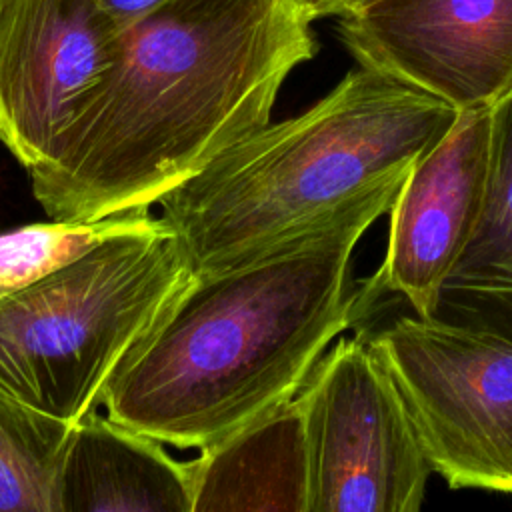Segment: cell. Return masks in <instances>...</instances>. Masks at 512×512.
Returning a JSON list of instances; mask_svg holds the SVG:
<instances>
[{"label": "cell", "mask_w": 512, "mask_h": 512, "mask_svg": "<svg viewBox=\"0 0 512 512\" xmlns=\"http://www.w3.org/2000/svg\"><path fill=\"white\" fill-rule=\"evenodd\" d=\"M308 0H168L122 30L118 56L30 170L50 220L150 208L270 122L318 52Z\"/></svg>", "instance_id": "1"}, {"label": "cell", "mask_w": 512, "mask_h": 512, "mask_svg": "<svg viewBox=\"0 0 512 512\" xmlns=\"http://www.w3.org/2000/svg\"><path fill=\"white\" fill-rule=\"evenodd\" d=\"M406 174L270 256L192 276L110 380L106 414L162 444L204 450L294 398L332 340L354 328V248L390 212Z\"/></svg>", "instance_id": "2"}, {"label": "cell", "mask_w": 512, "mask_h": 512, "mask_svg": "<svg viewBox=\"0 0 512 512\" xmlns=\"http://www.w3.org/2000/svg\"><path fill=\"white\" fill-rule=\"evenodd\" d=\"M456 114L358 66L304 112L268 122L170 190L160 218L194 276L250 264L406 174Z\"/></svg>", "instance_id": "3"}, {"label": "cell", "mask_w": 512, "mask_h": 512, "mask_svg": "<svg viewBox=\"0 0 512 512\" xmlns=\"http://www.w3.org/2000/svg\"><path fill=\"white\" fill-rule=\"evenodd\" d=\"M178 236L156 216L0 298V390L78 422L104 404L126 358L192 280Z\"/></svg>", "instance_id": "4"}, {"label": "cell", "mask_w": 512, "mask_h": 512, "mask_svg": "<svg viewBox=\"0 0 512 512\" xmlns=\"http://www.w3.org/2000/svg\"><path fill=\"white\" fill-rule=\"evenodd\" d=\"M358 332L384 364L432 472L452 490L512 496V334L414 312Z\"/></svg>", "instance_id": "5"}, {"label": "cell", "mask_w": 512, "mask_h": 512, "mask_svg": "<svg viewBox=\"0 0 512 512\" xmlns=\"http://www.w3.org/2000/svg\"><path fill=\"white\" fill-rule=\"evenodd\" d=\"M310 512H416L432 474L402 400L364 334L338 338L298 390Z\"/></svg>", "instance_id": "6"}, {"label": "cell", "mask_w": 512, "mask_h": 512, "mask_svg": "<svg viewBox=\"0 0 512 512\" xmlns=\"http://www.w3.org/2000/svg\"><path fill=\"white\" fill-rule=\"evenodd\" d=\"M492 130V106L458 110L450 128L412 164L390 206L382 264L356 288L354 328L384 294L402 296L414 314H438L444 284L486 208Z\"/></svg>", "instance_id": "7"}, {"label": "cell", "mask_w": 512, "mask_h": 512, "mask_svg": "<svg viewBox=\"0 0 512 512\" xmlns=\"http://www.w3.org/2000/svg\"><path fill=\"white\" fill-rule=\"evenodd\" d=\"M122 30L98 0L0 2V142L28 172L112 68Z\"/></svg>", "instance_id": "8"}, {"label": "cell", "mask_w": 512, "mask_h": 512, "mask_svg": "<svg viewBox=\"0 0 512 512\" xmlns=\"http://www.w3.org/2000/svg\"><path fill=\"white\" fill-rule=\"evenodd\" d=\"M338 38L358 66L456 110L512 86V0H376L340 16Z\"/></svg>", "instance_id": "9"}, {"label": "cell", "mask_w": 512, "mask_h": 512, "mask_svg": "<svg viewBox=\"0 0 512 512\" xmlns=\"http://www.w3.org/2000/svg\"><path fill=\"white\" fill-rule=\"evenodd\" d=\"M192 512H310V454L298 398L250 420L188 462Z\"/></svg>", "instance_id": "10"}, {"label": "cell", "mask_w": 512, "mask_h": 512, "mask_svg": "<svg viewBox=\"0 0 512 512\" xmlns=\"http://www.w3.org/2000/svg\"><path fill=\"white\" fill-rule=\"evenodd\" d=\"M58 502L60 512H192L190 466L160 440L90 412L74 424Z\"/></svg>", "instance_id": "11"}, {"label": "cell", "mask_w": 512, "mask_h": 512, "mask_svg": "<svg viewBox=\"0 0 512 512\" xmlns=\"http://www.w3.org/2000/svg\"><path fill=\"white\" fill-rule=\"evenodd\" d=\"M492 174L478 230L448 276L438 314L512 334V86L492 104Z\"/></svg>", "instance_id": "12"}, {"label": "cell", "mask_w": 512, "mask_h": 512, "mask_svg": "<svg viewBox=\"0 0 512 512\" xmlns=\"http://www.w3.org/2000/svg\"><path fill=\"white\" fill-rule=\"evenodd\" d=\"M74 422L0 390V512H60V474Z\"/></svg>", "instance_id": "13"}, {"label": "cell", "mask_w": 512, "mask_h": 512, "mask_svg": "<svg viewBox=\"0 0 512 512\" xmlns=\"http://www.w3.org/2000/svg\"><path fill=\"white\" fill-rule=\"evenodd\" d=\"M152 220L150 208H140L94 222L52 220L0 234V298L70 264L102 240Z\"/></svg>", "instance_id": "14"}, {"label": "cell", "mask_w": 512, "mask_h": 512, "mask_svg": "<svg viewBox=\"0 0 512 512\" xmlns=\"http://www.w3.org/2000/svg\"><path fill=\"white\" fill-rule=\"evenodd\" d=\"M164 2L168 0H98V4L120 24V28L130 26Z\"/></svg>", "instance_id": "15"}, {"label": "cell", "mask_w": 512, "mask_h": 512, "mask_svg": "<svg viewBox=\"0 0 512 512\" xmlns=\"http://www.w3.org/2000/svg\"><path fill=\"white\" fill-rule=\"evenodd\" d=\"M376 0H314L312 10L316 20L318 18H340L344 14L356 12Z\"/></svg>", "instance_id": "16"}, {"label": "cell", "mask_w": 512, "mask_h": 512, "mask_svg": "<svg viewBox=\"0 0 512 512\" xmlns=\"http://www.w3.org/2000/svg\"><path fill=\"white\" fill-rule=\"evenodd\" d=\"M308 2H310V6H312V2H314V0H308Z\"/></svg>", "instance_id": "17"}, {"label": "cell", "mask_w": 512, "mask_h": 512, "mask_svg": "<svg viewBox=\"0 0 512 512\" xmlns=\"http://www.w3.org/2000/svg\"><path fill=\"white\" fill-rule=\"evenodd\" d=\"M0 2H2V0H0Z\"/></svg>", "instance_id": "18"}]
</instances>
